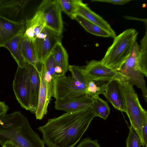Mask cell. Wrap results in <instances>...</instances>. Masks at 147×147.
<instances>
[{
  "instance_id": "6da1fadb",
  "label": "cell",
  "mask_w": 147,
  "mask_h": 147,
  "mask_svg": "<svg viewBox=\"0 0 147 147\" xmlns=\"http://www.w3.org/2000/svg\"><path fill=\"white\" fill-rule=\"evenodd\" d=\"M96 117L91 106L49 119L38 129L49 147H74Z\"/></svg>"
},
{
  "instance_id": "7a4b0ae2",
  "label": "cell",
  "mask_w": 147,
  "mask_h": 147,
  "mask_svg": "<svg viewBox=\"0 0 147 147\" xmlns=\"http://www.w3.org/2000/svg\"><path fill=\"white\" fill-rule=\"evenodd\" d=\"M8 142L18 147H45V144L19 111L0 117V145Z\"/></svg>"
},
{
  "instance_id": "3957f363",
  "label": "cell",
  "mask_w": 147,
  "mask_h": 147,
  "mask_svg": "<svg viewBox=\"0 0 147 147\" xmlns=\"http://www.w3.org/2000/svg\"><path fill=\"white\" fill-rule=\"evenodd\" d=\"M138 34L136 30L130 28L116 36L101 61V62L119 71L129 55Z\"/></svg>"
},
{
  "instance_id": "277c9868",
  "label": "cell",
  "mask_w": 147,
  "mask_h": 147,
  "mask_svg": "<svg viewBox=\"0 0 147 147\" xmlns=\"http://www.w3.org/2000/svg\"><path fill=\"white\" fill-rule=\"evenodd\" d=\"M119 71L129 78L126 82L141 89L146 102L147 101V90L144 76H147V67L144 66L140 59L139 45L134 42L128 57Z\"/></svg>"
},
{
  "instance_id": "5b68a950",
  "label": "cell",
  "mask_w": 147,
  "mask_h": 147,
  "mask_svg": "<svg viewBox=\"0 0 147 147\" xmlns=\"http://www.w3.org/2000/svg\"><path fill=\"white\" fill-rule=\"evenodd\" d=\"M121 86L125 101V112L131 125L136 131L142 143V130L144 121L147 118V112L141 105L133 85L123 81L121 82Z\"/></svg>"
},
{
  "instance_id": "8992f818",
  "label": "cell",
  "mask_w": 147,
  "mask_h": 147,
  "mask_svg": "<svg viewBox=\"0 0 147 147\" xmlns=\"http://www.w3.org/2000/svg\"><path fill=\"white\" fill-rule=\"evenodd\" d=\"M87 86L81 84L72 76L65 75L52 79V97L55 99L71 98L87 94Z\"/></svg>"
},
{
  "instance_id": "52a82bcc",
  "label": "cell",
  "mask_w": 147,
  "mask_h": 147,
  "mask_svg": "<svg viewBox=\"0 0 147 147\" xmlns=\"http://www.w3.org/2000/svg\"><path fill=\"white\" fill-rule=\"evenodd\" d=\"M61 34L45 27L32 42L38 64L42 65L59 42Z\"/></svg>"
},
{
  "instance_id": "ba28073f",
  "label": "cell",
  "mask_w": 147,
  "mask_h": 147,
  "mask_svg": "<svg viewBox=\"0 0 147 147\" xmlns=\"http://www.w3.org/2000/svg\"><path fill=\"white\" fill-rule=\"evenodd\" d=\"M90 80L95 82H109L113 80L127 81L129 78L118 71L103 64L100 61L92 60L83 67Z\"/></svg>"
},
{
  "instance_id": "9c48e42d",
  "label": "cell",
  "mask_w": 147,
  "mask_h": 147,
  "mask_svg": "<svg viewBox=\"0 0 147 147\" xmlns=\"http://www.w3.org/2000/svg\"><path fill=\"white\" fill-rule=\"evenodd\" d=\"M31 2L26 0H0V16L17 23H25L31 17L28 8Z\"/></svg>"
},
{
  "instance_id": "30bf717a",
  "label": "cell",
  "mask_w": 147,
  "mask_h": 147,
  "mask_svg": "<svg viewBox=\"0 0 147 147\" xmlns=\"http://www.w3.org/2000/svg\"><path fill=\"white\" fill-rule=\"evenodd\" d=\"M13 89L17 100L21 106L30 110V83L28 70L25 67L18 66L13 83Z\"/></svg>"
},
{
  "instance_id": "8fae6325",
  "label": "cell",
  "mask_w": 147,
  "mask_h": 147,
  "mask_svg": "<svg viewBox=\"0 0 147 147\" xmlns=\"http://www.w3.org/2000/svg\"><path fill=\"white\" fill-rule=\"evenodd\" d=\"M40 85L37 108L35 114L36 119H42L47 112L48 105L52 97V78L45 69L44 64L39 71Z\"/></svg>"
},
{
  "instance_id": "7c38bea8",
  "label": "cell",
  "mask_w": 147,
  "mask_h": 147,
  "mask_svg": "<svg viewBox=\"0 0 147 147\" xmlns=\"http://www.w3.org/2000/svg\"><path fill=\"white\" fill-rule=\"evenodd\" d=\"M38 9L41 10L43 13L46 27L61 34L63 28L62 10L58 0H44Z\"/></svg>"
},
{
  "instance_id": "4fadbf2b",
  "label": "cell",
  "mask_w": 147,
  "mask_h": 147,
  "mask_svg": "<svg viewBox=\"0 0 147 147\" xmlns=\"http://www.w3.org/2000/svg\"><path fill=\"white\" fill-rule=\"evenodd\" d=\"M117 80H111L106 84L104 96L114 108L125 112V106L121 82Z\"/></svg>"
},
{
  "instance_id": "5bb4252c",
  "label": "cell",
  "mask_w": 147,
  "mask_h": 147,
  "mask_svg": "<svg viewBox=\"0 0 147 147\" xmlns=\"http://www.w3.org/2000/svg\"><path fill=\"white\" fill-rule=\"evenodd\" d=\"M92 98L86 95L71 98L56 99L55 102V108L66 113L74 112L91 106Z\"/></svg>"
},
{
  "instance_id": "9a60e30c",
  "label": "cell",
  "mask_w": 147,
  "mask_h": 147,
  "mask_svg": "<svg viewBox=\"0 0 147 147\" xmlns=\"http://www.w3.org/2000/svg\"><path fill=\"white\" fill-rule=\"evenodd\" d=\"M26 22H15L0 16V47H3L14 37L24 32Z\"/></svg>"
},
{
  "instance_id": "2e32d148",
  "label": "cell",
  "mask_w": 147,
  "mask_h": 147,
  "mask_svg": "<svg viewBox=\"0 0 147 147\" xmlns=\"http://www.w3.org/2000/svg\"><path fill=\"white\" fill-rule=\"evenodd\" d=\"M76 14L93 23L107 31L111 37L114 38L116 35L110 25L101 16L92 11L87 4L78 0L76 6Z\"/></svg>"
},
{
  "instance_id": "e0dca14e",
  "label": "cell",
  "mask_w": 147,
  "mask_h": 147,
  "mask_svg": "<svg viewBox=\"0 0 147 147\" xmlns=\"http://www.w3.org/2000/svg\"><path fill=\"white\" fill-rule=\"evenodd\" d=\"M45 27L43 13L41 10L37 9L33 16L26 22L23 36L32 43Z\"/></svg>"
},
{
  "instance_id": "ac0fdd59",
  "label": "cell",
  "mask_w": 147,
  "mask_h": 147,
  "mask_svg": "<svg viewBox=\"0 0 147 147\" xmlns=\"http://www.w3.org/2000/svg\"><path fill=\"white\" fill-rule=\"evenodd\" d=\"M25 66L28 70L30 80L31 94L29 111L34 114L38 105L40 85L39 70L26 61Z\"/></svg>"
},
{
  "instance_id": "d6986e66",
  "label": "cell",
  "mask_w": 147,
  "mask_h": 147,
  "mask_svg": "<svg viewBox=\"0 0 147 147\" xmlns=\"http://www.w3.org/2000/svg\"><path fill=\"white\" fill-rule=\"evenodd\" d=\"M52 52L57 66V75H65L69 70L68 56L61 42L57 43Z\"/></svg>"
},
{
  "instance_id": "ffe728a7",
  "label": "cell",
  "mask_w": 147,
  "mask_h": 147,
  "mask_svg": "<svg viewBox=\"0 0 147 147\" xmlns=\"http://www.w3.org/2000/svg\"><path fill=\"white\" fill-rule=\"evenodd\" d=\"M24 32L14 37L3 47L9 50L18 66L21 67H24L26 62L22 54L21 46Z\"/></svg>"
},
{
  "instance_id": "44dd1931",
  "label": "cell",
  "mask_w": 147,
  "mask_h": 147,
  "mask_svg": "<svg viewBox=\"0 0 147 147\" xmlns=\"http://www.w3.org/2000/svg\"><path fill=\"white\" fill-rule=\"evenodd\" d=\"M74 19L86 31L92 34L105 37H111L109 33L105 30L79 15L77 14Z\"/></svg>"
},
{
  "instance_id": "7402d4cb",
  "label": "cell",
  "mask_w": 147,
  "mask_h": 147,
  "mask_svg": "<svg viewBox=\"0 0 147 147\" xmlns=\"http://www.w3.org/2000/svg\"><path fill=\"white\" fill-rule=\"evenodd\" d=\"M21 46L22 54L25 61L39 70L38 67V64L31 41L23 36L21 41Z\"/></svg>"
},
{
  "instance_id": "603a6c76",
  "label": "cell",
  "mask_w": 147,
  "mask_h": 147,
  "mask_svg": "<svg viewBox=\"0 0 147 147\" xmlns=\"http://www.w3.org/2000/svg\"><path fill=\"white\" fill-rule=\"evenodd\" d=\"M92 98L93 102L91 107L96 116L106 120L110 110L107 102L99 96Z\"/></svg>"
},
{
  "instance_id": "cb8c5ba5",
  "label": "cell",
  "mask_w": 147,
  "mask_h": 147,
  "mask_svg": "<svg viewBox=\"0 0 147 147\" xmlns=\"http://www.w3.org/2000/svg\"><path fill=\"white\" fill-rule=\"evenodd\" d=\"M69 70L75 80L81 84L88 85L90 80L85 73L83 67L69 65Z\"/></svg>"
},
{
  "instance_id": "d4e9b609",
  "label": "cell",
  "mask_w": 147,
  "mask_h": 147,
  "mask_svg": "<svg viewBox=\"0 0 147 147\" xmlns=\"http://www.w3.org/2000/svg\"><path fill=\"white\" fill-rule=\"evenodd\" d=\"M78 0H58L62 11L71 19H74L77 15V4Z\"/></svg>"
},
{
  "instance_id": "484cf974",
  "label": "cell",
  "mask_w": 147,
  "mask_h": 147,
  "mask_svg": "<svg viewBox=\"0 0 147 147\" xmlns=\"http://www.w3.org/2000/svg\"><path fill=\"white\" fill-rule=\"evenodd\" d=\"M98 84L92 80H90L86 90L87 94L93 98L99 96L100 94H103L105 90L106 84L104 82H100Z\"/></svg>"
},
{
  "instance_id": "4316f807",
  "label": "cell",
  "mask_w": 147,
  "mask_h": 147,
  "mask_svg": "<svg viewBox=\"0 0 147 147\" xmlns=\"http://www.w3.org/2000/svg\"><path fill=\"white\" fill-rule=\"evenodd\" d=\"M126 140V147H141L142 143L136 131L131 125Z\"/></svg>"
},
{
  "instance_id": "83f0119b",
  "label": "cell",
  "mask_w": 147,
  "mask_h": 147,
  "mask_svg": "<svg viewBox=\"0 0 147 147\" xmlns=\"http://www.w3.org/2000/svg\"><path fill=\"white\" fill-rule=\"evenodd\" d=\"M43 64L46 70L50 74L52 79L57 76V66L52 52L47 57Z\"/></svg>"
},
{
  "instance_id": "f1b7e54d",
  "label": "cell",
  "mask_w": 147,
  "mask_h": 147,
  "mask_svg": "<svg viewBox=\"0 0 147 147\" xmlns=\"http://www.w3.org/2000/svg\"><path fill=\"white\" fill-rule=\"evenodd\" d=\"M140 57L143 65L147 67V32L140 41L139 46Z\"/></svg>"
},
{
  "instance_id": "f546056e",
  "label": "cell",
  "mask_w": 147,
  "mask_h": 147,
  "mask_svg": "<svg viewBox=\"0 0 147 147\" xmlns=\"http://www.w3.org/2000/svg\"><path fill=\"white\" fill-rule=\"evenodd\" d=\"M97 140H92L90 138L87 137L82 140L76 147H100Z\"/></svg>"
},
{
  "instance_id": "4dcf8cb0",
  "label": "cell",
  "mask_w": 147,
  "mask_h": 147,
  "mask_svg": "<svg viewBox=\"0 0 147 147\" xmlns=\"http://www.w3.org/2000/svg\"><path fill=\"white\" fill-rule=\"evenodd\" d=\"M143 147H147V118L144 121L142 130Z\"/></svg>"
},
{
  "instance_id": "1f68e13d",
  "label": "cell",
  "mask_w": 147,
  "mask_h": 147,
  "mask_svg": "<svg viewBox=\"0 0 147 147\" xmlns=\"http://www.w3.org/2000/svg\"><path fill=\"white\" fill-rule=\"evenodd\" d=\"M130 0H93L92 2L98 1L102 2L110 3L114 5H124Z\"/></svg>"
},
{
  "instance_id": "d6a6232c",
  "label": "cell",
  "mask_w": 147,
  "mask_h": 147,
  "mask_svg": "<svg viewBox=\"0 0 147 147\" xmlns=\"http://www.w3.org/2000/svg\"><path fill=\"white\" fill-rule=\"evenodd\" d=\"M9 107L4 102L0 101V117L6 114Z\"/></svg>"
},
{
  "instance_id": "836d02e7",
  "label": "cell",
  "mask_w": 147,
  "mask_h": 147,
  "mask_svg": "<svg viewBox=\"0 0 147 147\" xmlns=\"http://www.w3.org/2000/svg\"><path fill=\"white\" fill-rule=\"evenodd\" d=\"M2 146V147H18L10 142L4 144Z\"/></svg>"
}]
</instances>
